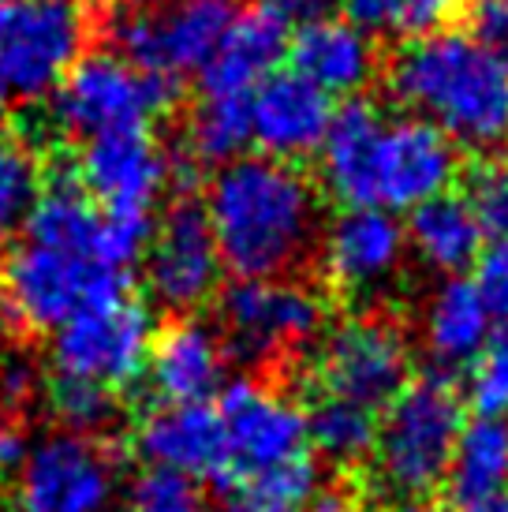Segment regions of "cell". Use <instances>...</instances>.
I'll use <instances>...</instances> for the list:
<instances>
[{
  "instance_id": "cell-36",
  "label": "cell",
  "mask_w": 508,
  "mask_h": 512,
  "mask_svg": "<svg viewBox=\"0 0 508 512\" xmlns=\"http://www.w3.org/2000/svg\"><path fill=\"white\" fill-rule=\"evenodd\" d=\"M333 4H337V0H266L262 8H269L284 27H288V23L307 27V23H318V19H325V15L333 12Z\"/></svg>"
},
{
  "instance_id": "cell-19",
  "label": "cell",
  "mask_w": 508,
  "mask_h": 512,
  "mask_svg": "<svg viewBox=\"0 0 508 512\" xmlns=\"http://www.w3.org/2000/svg\"><path fill=\"white\" fill-rule=\"evenodd\" d=\"M228 348L221 333L198 318H176L154 337L150 348V385L161 404H210L225 389Z\"/></svg>"
},
{
  "instance_id": "cell-33",
  "label": "cell",
  "mask_w": 508,
  "mask_h": 512,
  "mask_svg": "<svg viewBox=\"0 0 508 512\" xmlns=\"http://www.w3.org/2000/svg\"><path fill=\"white\" fill-rule=\"evenodd\" d=\"M471 285L479 288L490 314L508 326V243H494V247L482 251L479 262H475V281Z\"/></svg>"
},
{
  "instance_id": "cell-11",
  "label": "cell",
  "mask_w": 508,
  "mask_h": 512,
  "mask_svg": "<svg viewBox=\"0 0 508 512\" xmlns=\"http://www.w3.org/2000/svg\"><path fill=\"white\" fill-rule=\"evenodd\" d=\"M154 337V314L139 299L124 296L60 326L49 352L57 378H75L120 393L146 374Z\"/></svg>"
},
{
  "instance_id": "cell-7",
  "label": "cell",
  "mask_w": 508,
  "mask_h": 512,
  "mask_svg": "<svg viewBox=\"0 0 508 512\" xmlns=\"http://www.w3.org/2000/svg\"><path fill=\"white\" fill-rule=\"evenodd\" d=\"M464 430V408L449 378L430 374L411 382L385 408L374 441L378 483L400 501H419L445 486L452 449Z\"/></svg>"
},
{
  "instance_id": "cell-26",
  "label": "cell",
  "mask_w": 508,
  "mask_h": 512,
  "mask_svg": "<svg viewBox=\"0 0 508 512\" xmlns=\"http://www.w3.org/2000/svg\"><path fill=\"white\" fill-rule=\"evenodd\" d=\"M307 438H311V449L333 460V464H359L374 456V441H378V419L374 412L359 408V404H348L340 397H322L307 408Z\"/></svg>"
},
{
  "instance_id": "cell-30",
  "label": "cell",
  "mask_w": 508,
  "mask_h": 512,
  "mask_svg": "<svg viewBox=\"0 0 508 512\" xmlns=\"http://www.w3.org/2000/svg\"><path fill=\"white\" fill-rule=\"evenodd\" d=\"M471 404L479 415L508 419V326L494 329L479 359L471 363Z\"/></svg>"
},
{
  "instance_id": "cell-21",
  "label": "cell",
  "mask_w": 508,
  "mask_h": 512,
  "mask_svg": "<svg viewBox=\"0 0 508 512\" xmlns=\"http://www.w3.org/2000/svg\"><path fill=\"white\" fill-rule=\"evenodd\" d=\"M288 57V27L269 8H247L232 19L217 53L202 72V94L251 98Z\"/></svg>"
},
{
  "instance_id": "cell-37",
  "label": "cell",
  "mask_w": 508,
  "mask_h": 512,
  "mask_svg": "<svg viewBox=\"0 0 508 512\" xmlns=\"http://www.w3.org/2000/svg\"><path fill=\"white\" fill-rule=\"evenodd\" d=\"M30 445L34 441L27 438V430L12 423V419H4L0 423V475H15L23 468V460L30 456Z\"/></svg>"
},
{
  "instance_id": "cell-35",
  "label": "cell",
  "mask_w": 508,
  "mask_h": 512,
  "mask_svg": "<svg viewBox=\"0 0 508 512\" xmlns=\"http://www.w3.org/2000/svg\"><path fill=\"white\" fill-rule=\"evenodd\" d=\"M471 34L505 53L508 49V0H471Z\"/></svg>"
},
{
  "instance_id": "cell-39",
  "label": "cell",
  "mask_w": 508,
  "mask_h": 512,
  "mask_svg": "<svg viewBox=\"0 0 508 512\" xmlns=\"http://www.w3.org/2000/svg\"><path fill=\"white\" fill-rule=\"evenodd\" d=\"M337 4L344 8L348 23L363 27L367 34L381 27V0H337Z\"/></svg>"
},
{
  "instance_id": "cell-29",
  "label": "cell",
  "mask_w": 508,
  "mask_h": 512,
  "mask_svg": "<svg viewBox=\"0 0 508 512\" xmlns=\"http://www.w3.org/2000/svg\"><path fill=\"white\" fill-rule=\"evenodd\" d=\"M124 512H206V494L180 471L142 468L124 490Z\"/></svg>"
},
{
  "instance_id": "cell-28",
  "label": "cell",
  "mask_w": 508,
  "mask_h": 512,
  "mask_svg": "<svg viewBox=\"0 0 508 512\" xmlns=\"http://www.w3.org/2000/svg\"><path fill=\"white\" fill-rule=\"evenodd\" d=\"M49 408L68 434H83V438H94L116 423V393L90 382H75V378H57L49 385Z\"/></svg>"
},
{
  "instance_id": "cell-42",
  "label": "cell",
  "mask_w": 508,
  "mask_h": 512,
  "mask_svg": "<svg viewBox=\"0 0 508 512\" xmlns=\"http://www.w3.org/2000/svg\"><path fill=\"white\" fill-rule=\"evenodd\" d=\"M393 512H430V509H423L419 501H404V505H396Z\"/></svg>"
},
{
  "instance_id": "cell-12",
  "label": "cell",
  "mask_w": 508,
  "mask_h": 512,
  "mask_svg": "<svg viewBox=\"0 0 508 512\" xmlns=\"http://www.w3.org/2000/svg\"><path fill=\"white\" fill-rule=\"evenodd\" d=\"M15 512H113L120 471L113 453L83 434H45L15 471Z\"/></svg>"
},
{
  "instance_id": "cell-32",
  "label": "cell",
  "mask_w": 508,
  "mask_h": 512,
  "mask_svg": "<svg viewBox=\"0 0 508 512\" xmlns=\"http://www.w3.org/2000/svg\"><path fill=\"white\" fill-rule=\"evenodd\" d=\"M456 0H381V27L396 38H426L445 27Z\"/></svg>"
},
{
  "instance_id": "cell-31",
  "label": "cell",
  "mask_w": 508,
  "mask_h": 512,
  "mask_svg": "<svg viewBox=\"0 0 508 512\" xmlns=\"http://www.w3.org/2000/svg\"><path fill=\"white\" fill-rule=\"evenodd\" d=\"M464 199L479 217L482 232L494 236V243H508V161H494L471 172Z\"/></svg>"
},
{
  "instance_id": "cell-14",
  "label": "cell",
  "mask_w": 508,
  "mask_h": 512,
  "mask_svg": "<svg viewBox=\"0 0 508 512\" xmlns=\"http://www.w3.org/2000/svg\"><path fill=\"white\" fill-rule=\"evenodd\" d=\"M146 285L150 296L169 311H195L221 285V255L213 240L206 206L180 199L154 225L146 247Z\"/></svg>"
},
{
  "instance_id": "cell-17",
  "label": "cell",
  "mask_w": 508,
  "mask_h": 512,
  "mask_svg": "<svg viewBox=\"0 0 508 512\" xmlns=\"http://www.w3.org/2000/svg\"><path fill=\"white\" fill-rule=\"evenodd\" d=\"M251 143L262 157L299 161L322 150L337 105L314 83L296 72H277L254 90L251 98Z\"/></svg>"
},
{
  "instance_id": "cell-2",
  "label": "cell",
  "mask_w": 508,
  "mask_h": 512,
  "mask_svg": "<svg viewBox=\"0 0 508 512\" xmlns=\"http://www.w3.org/2000/svg\"><path fill=\"white\" fill-rule=\"evenodd\" d=\"M206 217L221 266L236 281L284 277L318 240V195L311 180L273 157L243 154L217 169L206 191Z\"/></svg>"
},
{
  "instance_id": "cell-41",
  "label": "cell",
  "mask_w": 508,
  "mask_h": 512,
  "mask_svg": "<svg viewBox=\"0 0 508 512\" xmlns=\"http://www.w3.org/2000/svg\"><path fill=\"white\" fill-rule=\"evenodd\" d=\"M456 512H508V490H497V494L479 501H464Z\"/></svg>"
},
{
  "instance_id": "cell-1",
  "label": "cell",
  "mask_w": 508,
  "mask_h": 512,
  "mask_svg": "<svg viewBox=\"0 0 508 512\" xmlns=\"http://www.w3.org/2000/svg\"><path fill=\"white\" fill-rule=\"evenodd\" d=\"M322 180L344 206L385 214L419 210L452 187L460 172L456 146L415 116H385L363 98L344 101L322 143Z\"/></svg>"
},
{
  "instance_id": "cell-3",
  "label": "cell",
  "mask_w": 508,
  "mask_h": 512,
  "mask_svg": "<svg viewBox=\"0 0 508 512\" xmlns=\"http://www.w3.org/2000/svg\"><path fill=\"white\" fill-rule=\"evenodd\" d=\"M393 98L456 150L508 146V57L471 30L441 27L389 64Z\"/></svg>"
},
{
  "instance_id": "cell-23",
  "label": "cell",
  "mask_w": 508,
  "mask_h": 512,
  "mask_svg": "<svg viewBox=\"0 0 508 512\" xmlns=\"http://www.w3.org/2000/svg\"><path fill=\"white\" fill-rule=\"evenodd\" d=\"M404 232H408V247L419 255V262L445 277H456L460 270L475 266L486 251V232H482L479 217L467 206L464 195H452V191L411 210Z\"/></svg>"
},
{
  "instance_id": "cell-25",
  "label": "cell",
  "mask_w": 508,
  "mask_h": 512,
  "mask_svg": "<svg viewBox=\"0 0 508 512\" xmlns=\"http://www.w3.org/2000/svg\"><path fill=\"white\" fill-rule=\"evenodd\" d=\"M247 143H251V105H247V98L202 94V101L187 120V154L202 165L225 169L232 161H240Z\"/></svg>"
},
{
  "instance_id": "cell-9",
  "label": "cell",
  "mask_w": 508,
  "mask_h": 512,
  "mask_svg": "<svg viewBox=\"0 0 508 512\" xmlns=\"http://www.w3.org/2000/svg\"><path fill=\"white\" fill-rule=\"evenodd\" d=\"M86 34L79 0L0 4V101L49 98L86 53Z\"/></svg>"
},
{
  "instance_id": "cell-5",
  "label": "cell",
  "mask_w": 508,
  "mask_h": 512,
  "mask_svg": "<svg viewBox=\"0 0 508 512\" xmlns=\"http://www.w3.org/2000/svg\"><path fill=\"white\" fill-rule=\"evenodd\" d=\"M131 273L49 240L19 236L0 262V314L23 333H57L83 311L127 296Z\"/></svg>"
},
{
  "instance_id": "cell-10",
  "label": "cell",
  "mask_w": 508,
  "mask_h": 512,
  "mask_svg": "<svg viewBox=\"0 0 508 512\" xmlns=\"http://www.w3.org/2000/svg\"><path fill=\"white\" fill-rule=\"evenodd\" d=\"M217 322L228 356L236 352L247 363H273L311 348L325 333L329 307L303 281L258 277V281H236L221 292Z\"/></svg>"
},
{
  "instance_id": "cell-6",
  "label": "cell",
  "mask_w": 508,
  "mask_h": 512,
  "mask_svg": "<svg viewBox=\"0 0 508 512\" xmlns=\"http://www.w3.org/2000/svg\"><path fill=\"white\" fill-rule=\"evenodd\" d=\"M236 15V0H113L105 34L116 57L176 86L206 72Z\"/></svg>"
},
{
  "instance_id": "cell-15",
  "label": "cell",
  "mask_w": 508,
  "mask_h": 512,
  "mask_svg": "<svg viewBox=\"0 0 508 512\" xmlns=\"http://www.w3.org/2000/svg\"><path fill=\"white\" fill-rule=\"evenodd\" d=\"M75 180V187L101 214L154 217L157 199L172 180V165L146 131L109 135L83 143L75 161Z\"/></svg>"
},
{
  "instance_id": "cell-38",
  "label": "cell",
  "mask_w": 508,
  "mask_h": 512,
  "mask_svg": "<svg viewBox=\"0 0 508 512\" xmlns=\"http://www.w3.org/2000/svg\"><path fill=\"white\" fill-rule=\"evenodd\" d=\"M311 512H367V509H363V501L355 498L352 490L329 486V490H318L311 498Z\"/></svg>"
},
{
  "instance_id": "cell-22",
  "label": "cell",
  "mask_w": 508,
  "mask_h": 512,
  "mask_svg": "<svg viewBox=\"0 0 508 512\" xmlns=\"http://www.w3.org/2000/svg\"><path fill=\"white\" fill-rule=\"evenodd\" d=\"M494 337V314L479 288L460 277H445L423 307V341L438 367L475 363Z\"/></svg>"
},
{
  "instance_id": "cell-34",
  "label": "cell",
  "mask_w": 508,
  "mask_h": 512,
  "mask_svg": "<svg viewBox=\"0 0 508 512\" xmlns=\"http://www.w3.org/2000/svg\"><path fill=\"white\" fill-rule=\"evenodd\" d=\"M38 389H42V378H38V367L27 356L0 359V408L19 412L38 397Z\"/></svg>"
},
{
  "instance_id": "cell-27",
  "label": "cell",
  "mask_w": 508,
  "mask_h": 512,
  "mask_svg": "<svg viewBox=\"0 0 508 512\" xmlns=\"http://www.w3.org/2000/svg\"><path fill=\"white\" fill-rule=\"evenodd\" d=\"M42 199V165L34 150L0 139V243L23 232Z\"/></svg>"
},
{
  "instance_id": "cell-4",
  "label": "cell",
  "mask_w": 508,
  "mask_h": 512,
  "mask_svg": "<svg viewBox=\"0 0 508 512\" xmlns=\"http://www.w3.org/2000/svg\"><path fill=\"white\" fill-rule=\"evenodd\" d=\"M225 430V486L299 509L318 494V464L307 438V412L296 400L254 378L225 385L221 393Z\"/></svg>"
},
{
  "instance_id": "cell-24",
  "label": "cell",
  "mask_w": 508,
  "mask_h": 512,
  "mask_svg": "<svg viewBox=\"0 0 508 512\" xmlns=\"http://www.w3.org/2000/svg\"><path fill=\"white\" fill-rule=\"evenodd\" d=\"M445 483L460 505L508 490V419L475 415L464 423Z\"/></svg>"
},
{
  "instance_id": "cell-44",
  "label": "cell",
  "mask_w": 508,
  "mask_h": 512,
  "mask_svg": "<svg viewBox=\"0 0 508 512\" xmlns=\"http://www.w3.org/2000/svg\"><path fill=\"white\" fill-rule=\"evenodd\" d=\"M0 4H15V0H0Z\"/></svg>"
},
{
  "instance_id": "cell-16",
  "label": "cell",
  "mask_w": 508,
  "mask_h": 512,
  "mask_svg": "<svg viewBox=\"0 0 508 512\" xmlns=\"http://www.w3.org/2000/svg\"><path fill=\"white\" fill-rule=\"evenodd\" d=\"M408 255V232L396 214L374 210V206H344L322 232L318 262L325 281L348 292V296H370L396 281V273Z\"/></svg>"
},
{
  "instance_id": "cell-20",
  "label": "cell",
  "mask_w": 508,
  "mask_h": 512,
  "mask_svg": "<svg viewBox=\"0 0 508 512\" xmlns=\"http://www.w3.org/2000/svg\"><path fill=\"white\" fill-rule=\"evenodd\" d=\"M288 57L292 72L329 98H352L378 72V53L370 34L337 15L299 27L296 38H288Z\"/></svg>"
},
{
  "instance_id": "cell-40",
  "label": "cell",
  "mask_w": 508,
  "mask_h": 512,
  "mask_svg": "<svg viewBox=\"0 0 508 512\" xmlns=\"http://www.w3.org/2000/svg\"><path fill=\"white\" fill-rule=\"evenodd\" d=\"M225 512H299L292 505H277V501L269 498H254V494H240V498H232Z\"/></svg>"
},
{
  "instance_id": "cell-8",
  "label": "cell",
  "mask_w": 508,
  "mask_h": 512,
  "mask_svg": "<svg viewBox=\"0 0 508 512\" xmlns=\"http://www.w3.org/2000/svg\"><path fill=\"white\" fill-rule=\"evenodd\" d=\"M176 86L139 72L116 53H83L49 94V116L71 139H109L146 131L172 105Z\"/></svg>"
},
{
  "instance_id": "cell-43",
  "label": "cell",
  "mask_w": 508,
  "mask_h": 512,
  "mask_svg": "<svg viewBox=\"0 0 508 512\" xmlns=\"http://www.w3.org/2000/svg\"><path fill=\"white\" fill-rule=\"evenodd\" d=\"M4 128H8V116H4V105H0V139H4Z\"/></svg>"
},
{
  "instance_id": "cell-13",
  "label": "cell",
  "mask_w": 508,
  "mask_h": 512,
  "mask_svg": "<svg viewBox=\"0 0 508 512\" xmlns=\"http://www.w3.org/2000/svg\"><path fill=\"white\" fill-rule=\"evenodd\" d=\"M322 393L359 404L367 412L389 408L411 385V348L404 329L389 318H348L325 337L318 352Z\"/></svg>"
},
{
  "instance_id": "cell-18",
  "label": "cell",
  "mask_w": 508,
  "mask_h": 512,
  "mask_svg": "<svg viewBox=\"0 0 508 512\" xmlns=\"http://www.w3.org/2000/svg\"><path fill=\"white\" fill-rule=\"evenodd\" d=\"M146 468H169L187 479L225 483V430L210 404H157L135 427Z\"/></svg>"
}]
</instances>
